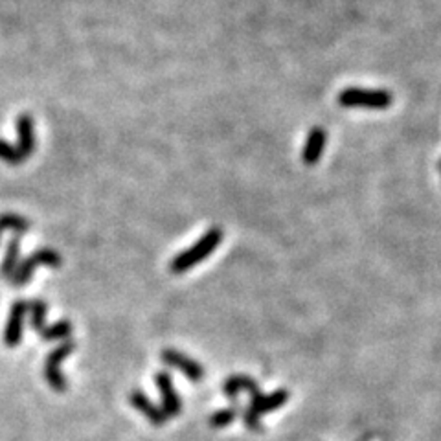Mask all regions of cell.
I'll return each instance as SVG.
<instances>
[{
    "instance_id": "6",
    "label": "cell",
    "mask_w": 441,
    "mask_h": 441,
    "mask_svg": "<svg viewBox=\"0 0 441 441\" xmlns=\"http://www.w3.org/2000/svg\"><path fill=\"white\" fill-rule=\"evenodd\" d=\"M160 359L166 362L169 368L179 369L180 374L188 377L191 383H201L204 379V368L201 362H197L195 359L188 357L186 353L177 352V350H164L160 353Z\"/></svg>"
},
{
    "instance_id": "18",
    "label": "cell",
    "mask_w": 441,
    "mask_h": 441,
    "mask_svg": "<svg viewBox=\"0 0 441 441\" xmlns=\"http://www.w3.org/2000/svg\"><path fill=\"white\" fill-rule=\"evenodd\" d=\"M24 155L18 151L17 145L9 144L6 140H0V160L9 166H21L24 162Z\"/></svg>"
},
{
    "instance_id": "13",
    "label": "cell",
    "mask_w": 441,
    "mask_h": 441,
    "mask_svg": "<svg viewBox=\"0 0 441 441\" xmlns=\"http://www.w3.org/2000/svg\"><path fill=\"white\" fill-rule=\"evenodd\" d=\"M74 328L72 324H70V320H57L55 324H46L45 329H43L41 333H39V337H41V340H45V342H63V340H68L70 338V335H72Z\"/></svg>"
},
{
    "instance_id": "11",
    "label": "cell",
    "mask_w": 441,
    "mask_h": 441,
    "mask_svg": "<svg viewBox=\"0 0 441 441\" xmlns=\"http://www.w3.org/2000/svg\"><path fill=\"white\" fill-rule=\"evenodd\" d=\"M17 147L24 157L35 151V129L30 114H21L17 118Z\"/></svg>"
},
{
    "instance_id": "1",
    "label": "cell",
    "mask_w": 441,
    "mask_h": 441,
    "mask_svg": "<svg viewBox=\"0 0 441 441\" xmlns=\"http://www.w3.org/2000/svg\"><path fill=\"white\" fill-rule=\"evenodd\" d=\"M223 238H225V234L217 226L206 230L197 243L191 245V247H188L186 250H182V252L173 257L172 263H169V270H172L173 274H184V272L191 270L199 263L204 262L206 257L212 256L213 250L223 243Z\"/></svg>"
},
{
    "instance_id": "17",
    "label": "cell",
    "mask_w": 441,
    "mask_h": 441,
    "mask_svg": "<svg viewBox=\"0 0 441 441\" xmlns=\"http://www.w3.org/2000/svg\"><path fill=\"white\" fill-rule=\"evenodd\" d=\"M4 230H13L15 234L21 235L30 230V220L21 216H15V213H2L0 216V238L4 234Z\"/></svg>"
},
{
    "instance_id": "2",
    "label": "cell",
    "mask_w": 441,
    "mask_h": 441,
    "mask_svg": "<svg viewBox=\"0 0 441 441\" xmlns=\"http://www.w3.org/2000/svg\"><path fill=\"white\" fill-rule=\"evenodd\" d=\"M338 105L346 108H369L384 111L393 104V94L384 89H362V86H346L338 94Z\"/></svg>"
},
{
    "instance_id": "4",
    "label": "cell",
    "mask_w": 441,
    "mask_h": 441,
    "mask_svg": "<svg viewBox=\"0 0 441 441\" xmlns=\"http://www.w3.org/2000/svg\"><path fill=\"white\" fill-rule=\"evenodd\" d=\"M76 350V342L74 340H63V342H59V346L55 350L48 353L46 357V362H45V379L46 383L50 384L52 390L55 392H65L68 388L67 383V377L63 375L61 372V362L67 359L70 353H74Z\"/></svg>"
},
{
    "instance_id": "20",
    "label": "cell",
    "mask_w": 441,
    "mask_h": 441,
    "mask_svg": "<svg viewBox=\"0 0 441 441\" xmlns=\"http://www.w3.org/2000/svg\"><path fill=\"white\" fill-rule=\"evenodd\" d=\"M437 167H440V172H441V160H440V166H437Z\"/></svg>"
},
{
    "instance_id": "3",
    "label": "cell",
    "mask_w": 441,
    "mask_h": 441,
    "mask_svg": "<svg viewBox=\"0 0 441 441\" xmlns=\"http://www.w3.org/2000/svg\"><path fill=\"white\" fill-rule=\"evenodd\" d=\"M61 263H63V257L59 256L54 248H37L32 256L24 257L23 262L17 263L13 274L9 276V284L13 285V287H23V285H26L30 281L33 270L39 265L50 267V269H59Z\"/></svg>"
},
{
    "instance_id": "14",
    "label": "cell",
    "mask_w": 441,
    "mask_h": 441,
    "mask_svg": "<svg viewBox=\"0 0 441 441\" xmlns=\"http://www.w3.org/2000/svg\"><path fill=\"white\" fill-rule=\"evenodd\" d=\"M18 256H21V235L15 234V238L9 239L8 250H6V256L2 259V265H0V274L4 278H9L13 274L15 267L18 263Z\"/></svg>"
},
{
    "instance_id": "7",
    "label": "cell",
    "mask_w": 441,
    "mask_h": 441,
    "mask_svg": "<svg viewBox=\"0 0 441 441\" xmlns=\"http://www.w3.org/2000/svg\"><path fill=\"white\" fill-rule=\"evenodd\" d=\"M28 313V302L24 300H15L11 303L9 311L8 324L4 329V344L8 347H17L23 342V329H24V316Z\"/></svg>"
},
{
    "instance_id": "8",
    "label": "cell",
    "mask_w": 441,
    "mask_h": 441,
    "mask_svg": "<svg viewBox=\"0 0 441 441\" xmlns=\"http://www.w3.org/2000/svg\"><path fill=\"white\" fill-rule=\"evenodd\" d=\"M287 401H289V392L287 390H284V388H279V390H274V392H270V393L256 392L250 396L248 408L252 410L254 414L262 418V415L270 414V412L281 408Z\"/></svg>"
},
{
    "instance_id": "19",
    "label": "cell",
    "mask_w": 441,
    "mask_h": 441,
    "mask_svg": "<svg viewBox=\"0 0 441 441\" xmlns=\"http://www.w3.org/2000/svg\"><path fill=\"white\" fill-rule=\"evenodd\" d=\"M239 418L243 419L245 427H247L248 430H250V432H262V430H263L262 418L254 414L252 410L248 408V406H247V408H241V415H239Z\"/></svg>"
},
{
    "instance_id": "5",
    "label": "cell",
    "mask_w": 441,
    "mask_h": 441,
    "mask_svg": "<svg viewBox=\"0 0 441 441\" xmlns=\"http://www.w3.org/2000/svg\"><path fill=\"white\" fill-rule=\"evenodd\" d=\"M155 384H157L158 393H160V408L167 415V419L179 415L182 412V399H180V393L177 392L175 384H173L172 375L167 372H158L155 375Z\"/></svg>"
},
{
    "instance_id": "9",
    "label": "cell",
    "mask_w": 441,
    "mask_h": 441,
    "mask_svg": "<svg viewBox=\"0 0 441 441\" xmlns=\"http://www.w3.org/2000/svg\"><path fill=\"white\" fill-rule=\"evenodd\" d=\"M325 144H328V131L324 127H313L302 149L303 164L306 166H316L322 155H324Z\"/></svg>"
},
{
    "instance_id": "15",
    "label": "cell",
    "mask_w": 441,
    "mask_h": 441,
    "mask_svg": "<svg viewBox=\"0 0 441 441\" xmlns=\"http://www.w3.org/2000/svg\"><path fill=\"white\" fill-rule=\"evenodd\" d=\"M28 313H30V325L35 333H41L46 325V313H48V303L45 300H30L28 302Z\"/></svg>"
},
{
    "instance_id": "16",
    "label": "cell",
    "mask_w": 441,
    "mask_h": 441,
    "mask_svg": "<svg viewBox=\"0 0 441 441\" xmlns=\"http://www.w3.org/2000/svg\"><path fill=\"white\" fill-rule=\"evenodd\" d=\"M239 415H241V406L232 405L228 406V408L216 410V412L208 418V423H210L212 428H225L228 427L230 423H234Z\"/></svg>"
},
{
    "instance_id": "10",
    "label": "cell",
    "mask_w": 441,
    "mask_h": 441,
    "mask_svg": "<svg viewBox=\"0 0 441 441\" xmlns=\"http://www.w3.org/2000/svg\"><path fill=\"white\" fill-rule=\"evenodd\" d=\"M129 403L138 410L140 414L147 419L149 423H153L155 427H162V425H166L167 415L164 414L162 408L155 405L153 401L149 399L142 390H135V392L129 393Z\"/></svg>"
},
{
    "instance_id": "12",
    "label": "cell",
    "mask_w": 441,
    "mask_h": 441,
    "mask_svg": "<svg viewBox=\"0 0 441 441\" xmlns=\"http://www.w3.org/2000/svg\"><path fill=\"white\" fill-rule=\"evenodd\" d=\"M223 392H225L226 397L230 399H238V396L241 392H248L250 396L256 392H259V386L254 381L252 377L248 375H232L225 381V386H223Z\"/></svg>"
}]
</instances>
